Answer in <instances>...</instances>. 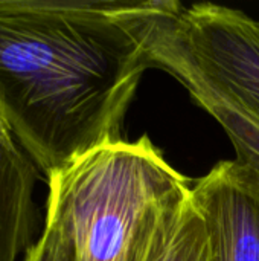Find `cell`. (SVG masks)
Here are the masks:
<instances>
[{
  "label": "cell",
  "instance_id": "5",
  "mask_svg": "<svg viewBox=\"0 0 259 261\" xmlns=\"http://www.w3.org/2000/svg\"><path fill=\"white\" fill-rule=\"evenodd\" d=\"M177 21L197 57L259 107V21L209 2L182 3Z\"/></svg>",
  "mask_w": 259,
  "mask_h": 261
},
{
  "label": "cell",
  "instance_id": "9",
  "mask_svg": "<svg viewBox=\"0 0 259 261\" xmlns=\"http://www.w3.org/2000/svg\"><path fill=\"white\" fill-rule=\"evenodd\" d=\"M0 142L3 145H6L8 148H17L18 147V144H17V141L11 132V127H9L8 121L5 119L2 110H0Z\"/></svg>",
  "mask_w": 259,
  "mask_h": 261
},
{
  "label": "cell",
  "instance_id": "1",
  "mask_svg": "<svg viewBox=\"0 0 259 261\" xmlns=\"http://www.w3.org/2000/svg\"><path fill=\"white\" fill-rule=\"evenodd\" d=\"M166 0H0V110L47 177L122 141Z\"/></svg>",
  "mask_w": 259,
  "mask_h": 261
},
{
  "label": "cell",
  "instance_id": "2",
  "mask_svg": "<svg viewBox=\"0 0 259 261\" xmlns=\"http://www.w3.org/2000/svg\"><path fill=\"white\" fill-rule=\"evenodd\" d=\"M46 179V211L61 220L73 261H154L191 191L148 136L98 147Z\"/></svg>",
  "mask_w": 259,
  "mask_h": 261
},
{
  "label": "cell",
  "instance_id": "3",
  "mask_svg": "<svg viewBox=\"0 0 259 261\" xmlns=\"http://www.w3.org/2000/svg\"><path fill=\"white\" fill-rule=\"evenodd\" d=\"M180 6L177 0H166L153 23L148 38L151 67L179 80L194 101L223 127L235 147L237 161L259 174V107L197 57L179 26Z\"/></svg>",
  "mask_w": 259,
  "mask_h": 261
},
{
  "label": "cell",
  "instance_id": "6",
  "mask_svg": "<svg viewBox=\"0 0 259 261\" xmlns=\"http://www.w3.org/2000/svg\"><path fill=\"white\" fill-rule=\"evenodd\" d=\"M38 171L21 148L0 142V261H18L35 243Z\"/></svg>",
  "mask_w": 259,
  "mask_h": 261
},
{
  "label": "cell",
  "instance_id": "4",
  "mask_svg": "<svg viewBox=\"0 0 259 261\" xmlns=\"http://www.w3.org/2000/svg\"><path fill=\"white\" fill-rule=\"evenodd\" d=\"M212 261H259V174L240 161L218 162L191 185Z\"/></svg>",
  "mask_w": 259,
  "mask_h": 261
},
{
  "label": "cell",
  "instance_id": "7",
  "mask_svg": "<svg viewBox=\"0 0 259 261\" xmlns=\"http://www.w3.org/2000/svg\"><path fill=\"white\" fill-rule=\"evenodd\" d=\"M154 261H212L206 226L192 191L179 206Z\"/></svg>",
  "mask_w": 259,
  "mask_h": 261
},
{
  "label": "cell",
  "instance_id": "8",
  "mask_svg": "<svg viewBox=\"0 0 259 261\" xmlns=\"http://www.w3.org/2000/svg\"><path fill=\"white\" fill-rule=\"evenodd\" d=\"M23 261H73L70 239L61 220L53 213L46 211L41 236L26 252Z\"/></svg>",
  "mask_w": 259,
  "mask_h": 261
}]
</instances>
